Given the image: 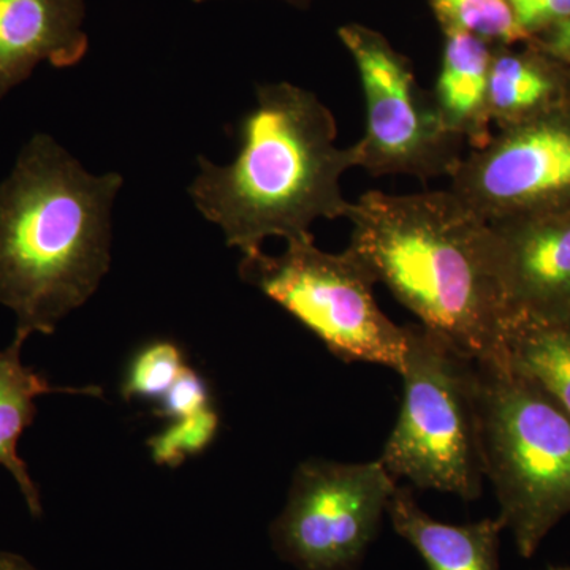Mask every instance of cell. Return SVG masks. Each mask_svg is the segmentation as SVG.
Listing matches in <instances>:
<instances>
[{
    "label": "cell",
    "mask_w": 570,
    "mask_h": 570,
    "mask_svg": "<svg viewBox=\"0 0 570 570\" xmlns=\"http://www.w3.org/2000/svg\"><path fill=\"white\" fill-rule=\"evenodd\" d=\"M348 247L423 328L479 365H508L509 314L491 227L450 190H371L351 206Z\"/></svg>",
    "instance_id": "6da1fadb"
},
{
    "label": "cell",
    "mask_w": 570,
    "mask_h": 570,
    "mask_svg": "<svg viewBox=\"0 0 570 570\" xmlns=\"http://www.w3.org/2000/svg\"><path fill=\"white\" fill-rule=\"evenodd\" d=\"M335 116L291 82L258 86L253 110L238 126V153L227 165L198 157L189 186L195 208L245 255L268 238H306L318 219L347 217L344 174L358 167L355 142H336Z\"/></svg>",
    "instance_id": "7a4b0ae2"
},
{
    "label": "cell",
    "mask_w": 570,
    "mask_h": 570,
    "mask_svg": "<svg viewBox=\"0 0 570 570\" xmlns=\"http://www.w3.org/2000/svg\"><path fill=\"white\" fill-rule=\"evenodd\" d=\"M122 183L89 174L51 135L26 142L0 184V303L17 316L14 336L51 335L99 288Z\"/></svg>",
    "instance_id": "3957f363"
},
{
    "label": "cell",
    "mask_w": 570,
    "mask_h": 570,
    "mask_svg": "<svg viewBox=\"0 0 570 570\" xmlns=\"http://www.w3.org/2000/svg\"><path fill=\"white\" fill-rule=\"evenodd\" d=\"M483 472L499 517L523 558L570 513V415L535 379L508 365H479Z\"/></svg>",
    "instance_id": "277c9868"
},
{
    "label": "cell",
    "mask_w": 570,
    "mask_h": 570,
    "mask_svg": "<svg viewBox=\"0 0 570 570\" xmlns=\"http://www.w3.org/2000/svg\"><path fill=\"white\" fill-rule=\"evenodd\" d=\"M403 403L379 461L400 482L455 494L482 493L478 362L422 325H409Z\"/></svg>",
    "instance_id": "5b68a950"
},
{
    "label": "cell",
    "mask_w": 570,
    "mask_h": 570,
    "mask_svg": "<svg viewBox=\"0 0 570 570\" xmlns=\"http://www.w3.org/2000/svg\"><path fill=\"white\" fill-rule=\"evenodd\" d=\"M239 276L287 311L337 358L373 363L401 374L409 325L390 321L374 298V277L352 247L318 249L314 236L291 239L279 255L243 257Z\"/></svg>",
    "instance_id": "8992f818"
},
{
    "label": "cell",
    "mask_w": 570,
    "mask_h": 570,
    "mask_svg": "<svg viewBox=\"0 0 570 570\" xmlns=\"http://www.w3.org/2000/svg\"><path fill=\"white\" fill-rule=\"evenodd\" d=\"M337 37L354 59L365 97V135L355 142L358 167L376 178L428 181L452 175L464 141L441 121L406 56L381 32L356 22L341 26Z\"/></svg>",
    "instance_id": "52a82bcc"
},
{
    "label": "cell",
    "mask_w": 570,
    "mask_h": 570,
    "mask_svg": "<svg viewBox=\"0 0 570 570\" xmlns=\"http://www.w3.org/2000/svg\"><path fill=\"white\" fill-rule=\"evenodd\" d=\"M396 487L379 460L305 461L269 530L273 549L298 570H358Z\"/></svg>",
    "instance_id": "ba28073f"
},
{
    "label": "cell",
    "mask_w": 570,
    "mask_h": 570,
    "mask_svg": "<svg viewBox=\"0 0 570 570\" xmlns=\"http://www.w3.org/2000/svg\"><path fill=\"white\" fill-rule=\"evenodd\" d=\"M449 190L489 224L570 208V104L463 157Z\"/></svg>",
    "instance_id": "9c48e42d"
},
{
    "label": "cell",
    "mask_w": 570,
    "mask_h": 570,
    "mask_svg": "<svg viewBox=\"0 0 570 570\" xmlns=\"http://www.w3.org/2000/svg\"><path fill=\"white\" fill-rule=\"evenodd\" d=\"M490 227L494 275L509 321L569 322L570 208Z\"/></svg>",
    "instance_id": "30bf717a"
},
{
    "label": "cell",
    "mask_w": 570,
    "mask_h": 570,
    "mask_svg": "<svg viewBox=\"0 0 570 570\" xmlns=\"http://www.w3.org/2000/svg\"><path fill=\"white\" fill-rule=\"evenodd\" d=\"M86 0H0V100L40 63L69 69L89 48Z\"/></svg>",
    "instance_id": "8fae6325"
},
{
    "label": "cell",
    "mask_w": 570,
    "mask_h": 570,
    "mask_svg": "<svg viewBox=\"0 0 570 570\" xmlns=\"http://www.w3.org/2000/svg\"><path fill=\"white\" fill-rule=\"evenodd\" d=\"M387 515L396 534L414 547L428 570H501L499 539L504 524L499 519L442 523L420 508L411 489L400 485L390 498Z\"/></svg>",
    "instance_id": "7c38bea8"
},
{
    "label": "cell",
    "mask_w": 570,
    "mask_h": 570,
    "mask_svg": "<svg viewBox=\"0 0 570 570\" xmlns=\"http://www.w3.org/2000/svg\"><path fill=\"white\" fill-rule=\"evenodd\" d=\"M445 43L431 92L450 132L474 148L490 140L489 80L493 45L460 29H442Z\"/></svg>",
    "instance_id": "4fadbf2b"
},
{
    "label": "cell",
    "mask_w": 570,
    "mask_h": 570,
    "mask_svg": "<svg viewBox=\"0 0 570 570\" xmlns=\"http://www.w3.org/2000/svg\"><path fill=\"white\" fill-rule=\"evenodd\" d=\"M26 341L14 336L9 347L0 351V464L17 480L22 497L33 517L41 515L39 489L29 475L28 466L18 455V442L37 415L36 400L48 393L97 395L100 389L52 387L48 379L22 365L21 348Z\"/></svg>",
    "instance_id": "5bb4252c"
},
{
    "label": "cell",
    "mask_w": 570,
    "mask_h": 570,
    "mask_svg": "<svg viewBox=\"0 0 570 570\" xmlns=\"http://www.w3.org/2000/svg\"><path fill=\"white\" fill-rule=\"evenodd\" d=\"M570 104V81L538 56L494 47L489 80L490 122L504 130Z\"/></svg>",
    "instance_id": "9a60e30c"
},
{
    "label": "cell",
    "mask_w": 570,
    "mask_h": 570,
    "mask_svg": "<svg viewBox=\"0 0 570 570\" xmlns=\"http://www.w3.org/2000/svg\"><path fill=\"white\" fill-rule=\"evenodd\" d=\"M509 363L557 397L570 415V321L510 318Z\"/></svg>",
    "instance_id": "2e32d148"
},
{
    "label": "cell",
    "mask_w": 570,
    "mask_h": 570,
    "mask_svg": "<svg viewBox=\"0 0 570 570\" xmlns=\"http://www.w3.org/2000/svg\"><path fill=\"white\" fill-rule=\"evenodd\" d=\"M442 29L474 33L493 47L527 39L509 0H430Z\"/></svg>",
    "instance_id": "e0dca14e"
},
{
    "label": "cell",
    "mask_w": 570,
    "mask_h": 570,
    "mask_svg": "<svg viewBox=\"0 0 570 570\" xmlns=\"http://www.w3.org/2000/svg\"><path fill=\"white\" fill-rule=\"evenodd\" d=\"M186 370L181 348L170 341H156L138 352L122 384L126 400L160 401Z\"/></svg>",
    "instance_id": "ac0fdd59"
},
{
    "label": "cell",
    "mask_w": 570,
    "mask_h": 570,
    "mask_svg": "<svg viewBox=\"0 0 570 570\" xmlns=\"http://www.w3.org/2000/svg\"><path fill=\"white\" fill-rule=\"evenodd\" d=\"M219 415L213 407L200 414L171 420V425L149 441L156 463L176 468L187 456L200 455L216 438Z\"/></svg>",
    "instance_id": "d6986e66"
},
{
    "label": "cell",
    "mask_w": 570,
    "mask_h": 570,
    "mask_svg": "<svg viewBox=\"0 0 570 570\" xmlns=\"http://www.w3.org/2000/svg\"><path fill=\"white\" fill-rule=\"evenodd\" d=\"M212 407L208 385L204 377L186 366L181 376L168 390L167 395L159 401L156 414L168 420L190 417Z\"/></svg>",
    "instance_id": "ffe728a7"
},
{
    "label": "cell",
    "mask_w": 570,
    "mask_h": 570,
    "mask_svg": "<svg viewBox=\"0 0 570 570\" xmlns=\"http://www.w3.org/2000/svg\"><path fill=\"white\" fill-rule=\"evenodd\" d=\"M515 20L528 37L540 29L561 24L570 18V0H532L513 11Z\"/></svg>",
    "instance_id": "44dd1931"
},
{
    "label": "cell",
    "mask_w": 570,
    "mask_h": 570,
    "mask_svg": "<svg viewBox=\"0 0 570 570\" xmlns=\"http://www.w3.org/2000/svg\"><path fill=\"white\" fill-rule=\"evenodd\" d=\"M547 51L560 61H570V18L551 29Z\"/></svg>",
    "instance_id": "7402d4cb"
},
{
    "label": "cell",
    "mask_w": 570,
    "mask_h": 570,
    "mask_svg": "<svg viewBox=\"0 0 570 570\" xmlns=\"http://www.w3.org/2000/svg\"><path fill=\"white\" fill-rule=\"evenodd\" d=\"M0 570H37L24 558L0 550Z\"/></svg>",
    "instance_id": "603a6c76"
},
{
    "label": "cell",
    "mask_w": 570,
    "mask_h": 570,
    "mask_svg": "<svg viewBox=\"0 0 570 570\" xmlns=\"http://www.w3.org/2000/svg\"><path fill=\"white\" fill-rule=\"evenodd\" d=\"M194 3H206L213 2V0H193ZM287 2L294 3V6L305 7L309 0H287Z\"/></svg>",
    "instance_id": "cb8c5ba5"
},
{
    "label": "cell",
    "mask_w": 570,
    "mask_h": 570,
    "mask_svg": "<svg viewBox=\"0 0 570 570\" xmlns=\"http://www.w3.org/2000/svg\"><path fill=\"white\" fill-rule=\"evenodd\" d=\"M532 2V0H509L510 7H512V10H519L521 7L527 6V3Z\"/></svg>",
    "instance_id": "d4e9b609"
},
{
    "label": "cell",
    "mask_w": 570,
    "mask_h": 570,
    "mask_svg": "<svg viewBox=\"0 0 570 570\" xmlns=\"http://www.w3.org/2000/svg\"><path fill=\"white\" fill-rule=\"evenodd\" d=\"M549 570H570V568H551Z\"/></svg>",
    "instance_id": "484cf974"
}]
</instances>
